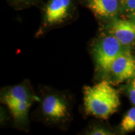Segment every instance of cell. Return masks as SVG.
Segmentation results:
<instances>
[{
  "label": "cell",
  "mask_w": 135,
  "mask_h": 135,
  "mask_svg": "<svg viewBox=\"0 0 135 135\" xmlns=\"http://www.w3.org/2000/svg\"><path fill=\"white\" fill-rule=\"evenodd\" d=\"M124 50L122 44L114 36H106L94 47V60L98 66L103 70L110 71L114 61Z\"/></svg>",
  "instance_id": "7a4b0ae2"
},
{
  "label": "cell",
  "mask_w": 135,
  "mask_h": 135,
  "mask_svg": "<svg viewBox=\"0 0 135 135\" xmlns=\"http://www.w3.org/2000/svg\"></svg>",
  "instance_id": "5bb4252c"
},
{
  "label": "cell",
  "mask_w": 135,
  "mask_h": 135,
  "mask_svg": "<svg viewBox=\"0 0 135 135\" xmlns=\"http://www.w3.org/2000/svg\"><path fill=\"white\" fill-rule=\"evenodd\" d=\"M4 101L15 119H22L25 118L30 106V102H17L11 100Z\"/></svg>",
  "instance_id": "ba28073f"
},
{
  "label": "cell",
  "mask_w": 135,
  "mask_h": 135,
  "mask_svg": "<svg viewBox=\"0 0 135 135\" xmlns=\"http://www.w3.org/2000/svg\"><path fill=\"white\" fill-rule=\"evenodd\" d=\"M110 32L123 45H128L135 41V22L118 20L110 27Z\"/></svg>",
  "instance_id": "8992f818"
},
{
  "label": "cell",
  "mask_w": 135,
  "mask_h": 135,
  "mask_svg": "<svg viewBox=\"0 0 135 135\" xmlns=\"http://www.w3.org/2000/svg\"><path fill=\"white\" fill-rule=\"evenodd\" d=\"M123 3L126 11L135 12V0H123Z\"/></svg>",
  "instance_id": "8fae6325"
},
{
  "label": "cell",
  "mask_w": 135,
  "mask_h": 135,
  "mask_svg": "<svg viewBox=\"0 0 135 135\" xmlns=\"http://www.w3.org/2000/svg\"><path fill=\"white\" fill-rule=\"evenodd\" d=\"M4 100H11L17 102H30L28 91L21 85L15 86L10 89L4 97Z\"/></svg>",
  "instance_id": "9c48e42d"
},
{
  "label": "cell",
  "mask_w": 135,
  "mask_h": 135,
  "mask_svg": "<svg viewBox=\"0 0 135 135\" xmlns=\"http://www.w3.org/2000/svg\"><path fill=\"white\" fill-rule=\"evenodd\" d=\"M110 71L119 82L135 78V58L130 51H123L114 61Z\"/></svg>",
  "instance_id": "3957f363"
},
{
  "label": "cell",
  "mask_w": 135,
  "mask_h": 135,
  "mask_svg": "<svg viewBox=\"0 0 135 135\" xmlns=\"http://www.w3.org/2000/svg\"><path fill=\"white\" fill-rule=\"evenodd\" d=\"M135 129V108H132L128 111L123 118L121 123L122 132H129Z\"/></svg>",
  "instance_id": "30bf717a"
},
{
  "label": "cell",
  "mask_w": 135,
  "mask_h": 135,
  "mask_svg": "<svg viewBox=\"0 0 135 135\" xmlns=\"http://www.w3.org/2000/svg\"><path fill=\"white\" fill-rule=\"evenodd\" d=\"M89 134L93 135H107L111 134V133L103 128H95Z\"/></svg>",
  "instance_id": "4fadbf2b"
},
{
  "label": "cell",
  "mask_w": 135,
  "mask_h": 135,
  "mask_svg": "<svg viewBox=\"0 0 135 135\" xmlns=\"http://www.w3.org/2000/svg\"><path fill=\"white\" fill-rule=\"evenodd\" d=\"M129 99L131 103L135 105V78L133 79L132 82L129 85V89H128Z\"/></svg>",
  "instance_id": "7c38bea8"
},
{
  "label": "cell",
  "mask_w": 135,
  "mask_h": 135,
  "mask_svg": "<svg viewBox=\"0 0 135 135\" xmlns=\"http://www.w3.org/2000/svg\"><path fill=\"white\" fill-rule=\"evenodd\" d=\"M88 7L98 16L108 18L116 14L119 3L118 0H89Z\"/></svg>",
  "instance_id": "52a82bcc"
},
{
  "label": "cell",
  "mask_w": 135,
  "mask_h": 135,
  "mask_svg": "<svg viewBox=\"0 0 135 135\" xmlns=\"http://www.w3.org/2000/svg\"><path fill=\"white\" fill-rule=\"evenodd\" d=\"M71 0H51L45 11V21L49 25L60 23L66 18Z\"/></svg>",
  "instance_id": "5b68a950"
},
{
  "label": "cell",
  "mask_w": 135,
  "mask_h": 135,
  "mask_svg": "<svg viewBox=\"0 0 135 135\" xmlns=\"http://www.w3.org/2000/svg\"><path fill=\"white\" fill-rule=\"evenodd\" d=\"M44 114L55 121H60L66 118L68 108L65 101L56 95H49L45 98L42 103Z\"/></svg>",
  "instance_id": "277c9868"
},
{
  "label": "cell",
  "mask_w": 135,
  "mask_h": 135,
  "mask_svg": "<svg viewBox=\"0 0 135 135\" xmlns=\"http://www.w3.org/2000/svg\"><path fill=\"white\" fill-rule=\"evenodd\" d=\"M84 105L87 113L107 119L120 105L118 91L110 83L102 81L84 89Z\"/></svg>",
  "instance_id": "6da1fadb"
}]
</instances>
